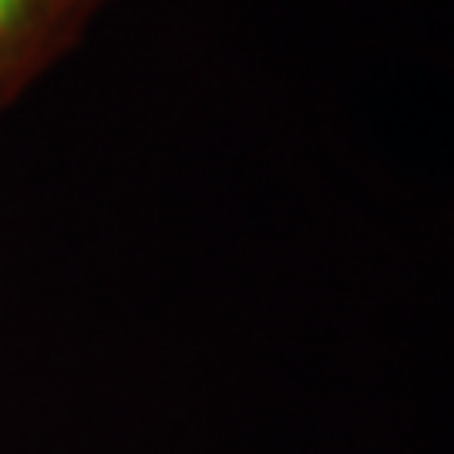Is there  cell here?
Listing matches in <instances>:
<instances>
[{
	"label": "cell",
	"mask_w": 454,
	"mask_h": 454,
	"mask_svg": "<svg viewBox=\"0 0 454 454\" xmlns=\"http://www.w3.org/2000/svg\"><path fill=\"white\" fill-rule=\"evenodd\" d=\"M54 0H0V67L27 44L34 27L51 14Z\"/></svg>",
	"instance_id": "6da1fadb"
}]
</instances>
